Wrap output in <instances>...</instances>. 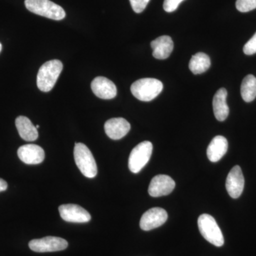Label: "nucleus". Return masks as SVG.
Segmentation results:
<instances>
[{
	"label": "nucleus",
	"instance_id": "nucleus-5",
	"mask_svg": "<svg viewBox=\"0 0 256 256\" xmlns=\"http://www.w3.org/2000/svg\"><path fill=\"white\" fill-rule=\"evenodd\" d=\"M198 226L202 236L207 242L217 247L224 245L223 234L213 216L206 214H202L198 218Z\"/></svg>",
	"mask_w": 256,
	"mask_h": 256
},
{
	"label": "nucleus",
	"instance_id": "nucleus-18",
	"mask_svg": "<svg viewBox=\"0 0 256 256\" xmlns=\"http://www.w3.org/2000/svg\"><path fill=\"white\" fill-rule=\"evenodd\" d=\"M16 129L20 137L26 141H35L38 137V130L28 118L18 116L15 120Z\"/></svg>",
	"mask_w": 256,
	"mask_h": 256
},
{
	"label": "nucleus",
	"instance_id": "nucleus-8",
	"mask_svg": "<svg viewBox=\"0 0 256 256\" xmlns=\"http://www.w3.org/2000/svg\"><path fill=\"white\" fill-rule=\"evenodd\" d=\"M62 220L70 223H87L92 216L82 207L77 204H63L58 207Z\"/></svg>",
	"mask_w": 256,
	"mask_h": 256
},
{
	"label": "nucleus",
	"instance_id": "nucleus-25",
	"mask_svg": "<svg viewBox=\"0 0 256 256\" xmlns=\"http://www.w3.org/2000/svg\"><path fill=\"white\" fill-rule=\"evenodd\" d=\"M8 183L2 178H0V192L6 191L8 188Z\"/></svg>",
	"mask_w": 256,
	"mask_h": 256
},
{
	"label": "nucleus",
	"instance_id": "nucleus-14",
	"mask_svg": "<svg viewBox=\"0 0 256 256\" xmlns=\"http://www.w3.org/2000/svg\"><path fill=\"white\" fill-rule=\"evenodd\" d=\"M130 128V124L122 118L108 120L104 126L106 134L114 140L124 137L129 132Z\"/></svg>",
	"mask_w": 256,
	"mask_h": 256
},
{
	"label": "nucleus",
	"instance_id": "nucleus-24",
	"mask_svg": "<svg viewBox=\"0 0 256 256\" xmlns=\"http://www.w3.org/2000/svg\"><path fill=\"white\" fill-rule=\"evenodd\" d=\"M184 0H164L163 8L166 12H172L178 9V5Z\"/></svg>",
	"mask_w": 256,
	"mask_h": 256
},
{
	"label": "nucleus",
	"instance_id": "nucleus-17",
	"mask_svg": "<svg viewBox=\"0 0 256 256\" xmlns=\"http://www.w3.org/2000/svg\"><path fill=\"white\" fill-rule=\"evenodd\" d=\"M228 96L226 89L222 88L216 92L213 99V109L216 118L218 121H224L228 118L229 108L227 105Z\"/></svg>",
	"mask_w": 256,
	"mask_h": 256
},
{
	"label": "nucleus",
	"instance_id": "nucleus-15",
	"mask_svg": "<svg viewBox=\"0 0 256 256\" xmlns=\"http://www.w3.org/2000/svg\"><path fill=\"white\" fill-rule=\"evenodd\" d=\"M152 55L156 60H166L171 54L174 48V43L171 37L162 36L151 42Z\"/></svg>",
	"mask_w": 256,
	"mask_h": 256
},
{
	"label": "nucleus",
	"instance_id": "nucleus-19",
	"mask_svg": "<svg viewBox=\"0 0 256 256\" xmlns=\"http://www.w3.org/2000/svg\"><path fill=\"white\" fill-rule=\"evenodd\" d=\"M210 66V56L205 53L198 52L192 56L188 67L194 74H201L206 72Z\"/></svg>",
	"mask_w": 256,
	"mask_h": 256
},
{
	"label": "nucleus",
	"instance_id": "nucleus-26",
	"mask_svg": "<svg viewBox=\"0 0 256 256\" xmlns=\"http://www.w3.org/2000/svg\"><path fill=\"white\" fill-rule=\"evenodd\" d=\"M2 48V44L0 43V52H1Z\"/></svg>",
	"mask_w": 256,
	"mask_h": 256
},
{
	"label": "nucleus",
	"instance_id": "nucleus-6",
	"mask_svg": "<svg viewBox=\"0 0 256 256\" xmlns=\"http://www.w3.org/2000/svg\"><path fill=\"white\" fill-rule=\"evenodd\" d=\"M152 150V144L150 141H144L133 148L128 161V166L132 173L137 174L148 164L150 159Z\"/></svg>",
	"mask_w": 256,
	"mask_h": 256
},
{
	"label": "nucleus",
	"instance_id": "nucleus-3",
	"mask_svg": "<svg viewBox=\"0 0 256 256\" xmlns=\"http://www.w3.org/2000/svg\"><path fill=\"white\" fill-rule=\"evenodd\" d=\"M24 4L26 9L34 14L50 20L60 21L66 16L63 8L50 0H25Z\"/></svg>",
	"mask_w": 256,
	"mask_h": 256
},
{
	"label": "nucleus",
	"instance_id": "nucleus-21",
	"mask_svg": "<svg viewBox=\"0 0 256 256\" xmlns=\"http://www.w3.org/2000/svg\"><path fill=\"white\" fill-rule=\"evenodd\" d=\"M236 6L240 12H248L256 9V0H237Z\"/></svg>",
	"mask_w": 256,
	"mask_h": 256
},
{
	"label": "nucleus",
	"instance_id": "nucleus-9",
	"mask_svg": "<svg viewBox=\"0 0 256 256\" xmlns=\"http://www.w3.org/2000/svg\"><path fill=\"white\" fill-rule=\"evenodd\" d=\"M168 214L166 210L154 207L146 210L141 218L140 226L143 230H150L161 226L166 222Z\"/></svg>",
	"mask_w": 256,
	"mask_h": 256
},
{
	"label": "nucleus",
	"instance_id": "nucleus-11",
	"mask_svg": "<svg viewBox=\"0 0 256 256\" xmlns=\"http://www.w3.org/2000/svg\"><path fill=\"white\" fill-rule=\"evenodd\" d=\"M244 180L242 168L236 165L228 173L226 182V188L230 196L233 198H238L244 191Z\"/></svg>",
	"mask_w": 256,
	"mask_h": 256
},
{
	"label": "nucleus",
	"instance_id": "nucleus-4",
	"mask_svg": "<svg viewBox=\"0 0 256 256\" xmlns=\"http://www.w3.org/2000/svg\"><path fill=\"white\" fill-rule=\"evenodd\" d=\"M74 154L76 164L82 174L88 178H95L98 174L97 164L88 146L82 143H76Z\"/></svg>",
	"mask_w": 256,
	"mask_h": 256
},
{
	"label": "nucleus",
	"instance_id": "nucleus-20",
	"mask_svg": "<svg viewBox=\"0 0 256 256\" xmlns=\"http://www.w3.org/2000/svg\"><path fill=\"white\" fill-rule=\"evenodd\" d=\"M240 94L247 102H252L256 98V78L254 75H248L242 80Z\"/></svg>",
	"mask_w": 256,
	"mask_h": 256
},
{
	"label": "nucleus",
	"instance_id": "nucleus-27",
	"mask_svg": "<svg viewBox=\"0 0 256 256\" xmlns=\"http://www.w3.org/2000/svg\"><path fill=\"white\" fill-rule=\"evenodd\" d=\"M36 129H38V128H40V126H38V124H37V126H36Z\"/></svg>",
	"mask_w": 256,
	"mask_h": 256
},
{
	"label": "nucleus",
	"instance_id": "nucleus-13",
	"mask_svg": "<svg viewBox=\"0 0 256 256\" xmlns=\"http://www.w3.org/2000/svg\"><path fill=\"white\" fill-rule=\"evenodd\" d=\"M92 89L97 97L105 100L114 98L117 95V88L114 82L106 77L94 78L92 82Z\"/></svg>",
	"mask_w": 256,
	"mask_h": 256
},
{
	"label": "nucleus",
	"instance_id": "nucleus-2",
	"mask_svg": "<svg viewBox=\"0 0 256 256\" xmlns=\"http://www.w3.org/2000/svg\"><path fill=\"white\" fill-rule=\"evenodd\" d=\"M163 89L162 82L156 78H141L133 82L130 90L132 95L141 101L149 102L160 95Z\"/></svg>",
	"mask_w": 256,
	"mask_h": 256
},
{
	"label": "nucleus",
	"instance_id": "nucleus-16",
	"mask_svg": "<svg viewBox=\"0 0 256 256\" xmlns=\"http://www.w3.org/2000/svg\"><path fill=\"white\" fill-rule=\"evenodd\" d=\"M228 143L226 138L218 136L213 138L207 148V156L212 162L220 161L228 150Z\"/></svg>",
	"mask_w": 256,
	"mask_h": 256
},
{
	"label": "nucleus",
	"instance_id": "nucleus-12",
	"mask_svg": "<svg viewBox=\"0 0 256 256\" xmlns=\"http://www.w3.org/2000/svg\"><path fill=\"white\" fill-rule=\"evenodd\" d=\"M18 154L22 162L26 164H41L45 152L41 146L34 144H24L18 149Z\"/></svg>",
	"mask_w": 256,
	"mask_h": 256
},
{
	"label": "nucleus",
	"instance_id": "nucleus-10",
	"mask_svg": "<svg viewBox=\"0 0 256 256\" xmlns=\"http://www.w3.org/2000/svg\"><path fill=\"white\" fill-rule=\"evenodd\" d=\"M175 182L172 178L168 175H156L150 184L148 192L153 197L166 196L172 192Z\"/></svg>",
	"mask_w": 256,
	"mask_h": 256
},
{
	"label": "nucleus",
	"instance_id": "nucleus-23",
	"mask_svg": "<svg viewBox=\"0 0 256 256\" xmlns=\"http://www.w3.org/2000/svg\"><path fill=\"white\" fill-rule=\"evenodd\" d=\"M244 52L246 55L255 54L256 53V32L252 38L246 44L244 47Z\"/></svg>",
	"mask_w": 256,
	"mask_h": 256
},
{
	"label": "nucleus",
	"instance_id": "nucleus-1",
	"mask_svg": "<svg viewBox=\"0 0 256 256\" xmlns=\"http://www.w3.org/2000/svg\"><path fill=\"white\" fill-rule=\"evenodd\" d=\"M63 70V64L60 60H48L42 66L37 74V86L43 92L52 90Z\"/></svg>",
	"mask_w": 256,
	"mask_h": 256
},
{
	"label": "nucleus",
	"instance_id": "nucleus-22",
	"mask_svg": "<svg viewBox=\"0 0 256 256\" xmlns=\"http://www.w3.org/2000/svg\"><path fill=\"white\" fill-rule=\"evenodd\" d=\"M150 0H130L131 6L134 12L141 13L146 9Z\"/></svg>",
	"mask_w": 256,
	"mask_h": 256
},
{
	"label": "nucleus",
	"instance_id": "nucleus-7",
	"mask_svg": "<svg viewBox=\"0 0 256 256\" xmlns=\"http://www.w3.org/2000/svg\"><path fill=\"white\" fill-rule=\"evenodd\" d=\"M68 246V242L65 239L55 236L34 239L28 242L30 249L37 252H60L65 250Z\"/></svg>",
	"mask_w": 256,
	"mask_h": 256
}]
</instances>
